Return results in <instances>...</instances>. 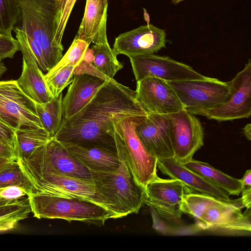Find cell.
<instances>
[{
  "label": "cell",
  "instance_id": "e575fe53",
  "mask_svg": "<svg viewBox=\"0 0 251 251\" xmlns=\"http://www.w3.org/2000/svg\"><path fill=\"white\" fill-rule=\"evenodd\" d=\"M15 134V129L0 121V141L11 146L16 150Z\"/></svg>",
  "mask_w": 251,
  "mask_h": 251
},
{
  "label": "cell",
  "instance_id": "7bdbcfd3",
  "mask_svg": "<svg viewBox=\"0 0 251 251\" xmlns=\"http://www.w3.org/2000/svg\"><path fill=\"white\" fill-rule=\"evenodd\" d=\"M14 201H15V200H14ZM14 201L7 200V199L0 197V206L10 203Z\"/></svg>",
  "mask_w": 251,
  "mask_h": 251
},
{
  "label": "cell",
  "instance_id": "6da1fadb",
  "mask_svg": "<svg viewBox=\"0 0 251 251\" xmlns=\"http://www.w3.org/2000/svg\"><path fill=\"white\" fill-rule=\"evenodd\" d=\"M147 115L136 100L135 92L113 78L105 80L77 113L62 118L53 138L61 143L117 151L114 121Z\"/></svg>",
  "mask_w": 251,
  "mask_h": 251
},
{
  "label": "cell",
  "instance_id": "ee69618b",
  "mask_svg": "<svg viewBox=\"0 0 251 251\" xmlns=\"http://www.w3.org/2000/svg\"><path fill=\"white\" fill-rule=\"evenodd\" d=\"M184 0H170L172 3L174 4H177Z\"/></svg>",
  "mask_w": 251,
  "mask_h": 251
},
{
  "label": "cell",
  "instance_id": "5bb4252c",
  "mask_svg": "<svg viewBox=\"0 0 251 251\" xmlns=\"http://www.w3.org/2000/svg\"><path fill=\"white\" fill-rule=\"evenodd\" d=\"M18 160L30 167L47 168L70 177L92 180L91 172L54 138L36 149L27 158Z\"/></svg>",
  "mask_w": 251,
  "mask_h": 251
},
{
  "label": "cell",
  "instance_id": "836d02e7",
  "mask_svg": "<svg viewBox=\"0 0 251 251\" xmlns=\"http://www.w3.org/2000/svg\"><path fill=\"white\" fill-rule=\"evenodd\" d=\"M20 50L17 39L13 38H0V61L7 58H13L15 54Z\"/></svg>",
  "mask_w": 251,
  "mask_h": 251
},
{
  "label": "cell",
  "instance_id": "f35d334b",
  "mask_svg": "<svg viewBox=\"0 0 251 251\" xmlns=\"http://www.w3.org/2000/svg\"><path fill=\"white\" fill-rule=\"evenodd\" d=\"M20 221L17 219H8L0 222V232L5 231L15 228L18 222Z\"/></svg>",
  "mask_w": 251,
  "mask_h": 251
},
{
  "label": "cell",
  "instance_id": "d590c367",
  "mask_svg": "<svg viewBox=\"0 0 251 251\" xmlns=\"http://www.w3.org/2000/svg\"><path fill=\"white\" fill-rule=\"evenodd\" d=\"M25 195H27L25 191L19 186H9L0 188V197L7 200L14 201Z\"/></svg>",
  "mask_w": 251,
  "mask_h": 251
},
{
  "label": "cell",
  "instance_id": "9c48e42d",
  "mask_svg": "<svg viewBox=\"0 0 251 251\" xmlns=\"http://www.w3.org/2000/svg\"><path fill=\"white\" fill-rule=\"evenodd\" d=\"M0 121L15 130L21 127H43L36 102L24 93L16 80L0 81Z\"/></svg>",
  "mask_w": 251,
  "mask_h": 251
},
{
  "label": "cell",
  "instance_id": "ba28073f",
  "mask_svg": "<svg viewBox=\"0 0 251 251\" xmlns=\"http://www.w3.org/2000/svg\"><path fill=\"white\" fill-rule=\"evenodd\" d=\"M241 198L223 200L218 198L197 221L200 229L231 235H248L251 232V208H244Z\"/></svg>",
  "mask_w": 251,
  "mask_h": 251
},
{
  "label": "cell",
  "instance_id": "83f0119b",
  "mask_svg": "<svg viewBox=\"0 0 251 251\" xmlns=\"http://www.w3.org/2000/svg\"><path fill=\"white\" fill-rule=\"evenodd\" d=\"M217 199L209 195L192 192L183 197L180 209L183 214L189 215L198 221L208 207Z\"/></svg>",
  "mask_w": 251,
  "mask_h": 251
},
{
  "label": "cell",
  "instance_id": "cb8c5ba5",
  "mask_svg": "<svg viewBox=\"0 0 251 251\" xmlns=\"http://www.w3.org/2000/svg\"><path fill=\"white\" fill-rule=\"evenodd\" d=\"M107 8L108 0H86L83 17L75 38L90 45L98 31Z\"/></svg>",
  "mask_w": 251,
  "mask_h": 251
},
{
  "label": "cell",
  "instance_id": "f546056e",
  "mask_svg": "<svg viewBox=\"0 0 251 251\" xmlns=\"http://www.w3.org/2000/svg\"><path fill=\"white\" fill-rule=\"evenodd\" d=\"M89 44L75 38L68 50L57 64L47 73H52L67 66H77L84 58Z\"/></svg>",
  "mask_w": 251,
  "mask_h": 251
},
{
  "label": "cell",
  "instance_id": "4316f807",
  "mask_svg": "<svg viewBox=\"0 0 251 251\" xmlns=\"http://www.w3.org/2000/svg\"><path fill=\"white\" fill-rule=\"evenodd\" d=\"M17 186L23 188L27 196L36 194V189L21 168L18 161H13L0 171V188Z\"/></svg>",
  "mask_w": 251,
  "mask_h": 251
},
{
  "label": "cell",
  "instance_id": "5b68a950",
  "mask_svg": "<svg viewBox=\"0 0 251 251\" xmlns=\"http://www.w3.org/2000/svg\"><path fill=\"white\" fill-rule=\"evenodd\" d=\"M18 162L34 186L36 194L85 199L107 208L114 214L116 218L112 207L98 191L93 180L70 177L47 168L30 167L19 160Z\"/></svg>",
  "mask_w": 251,
  "mask_h": 251
},
{
  "label": "cell",
  "instance_id": "f1b7e54d",
  "mask_svg": "<svg viewBox=\"0 0 251 251\" xmlns=\"http://www.w3.org/2000/svg\"><path fill=\"white\" fill-rule=\"evenodd\" d=\"M20 14L16 0H0V36L13 38L12 31Z\"/></svg>",
  "mask_w": 251,
  "mask_h": 251
},
{
  "label": "cell",
  "instance_id": "2e32d148",
  "mask_svg": "<svg viewBox=\"0 0 251 251\" xmlns=\"http://www.w3.org/2000/svg\"><path fill=\"white\" fill-rule=\"evenodd\" d=\"M136 100L149 113L168 115L177 112L183 106L168 83L155 77L137 81Z\"/></svg>",
  "mask_w": 251,
  "mask_h": 251
},
{
  "label": "cell",
  "instance_id": "ac0fdd59",
  "mask_svg": "<svg viewBox=\"0 0 251 251\" xmlns=\"http://www.w3.org/2000/svg\"><path fill=\"white\" fill-rule=\"evenodd\" d=\"M171 125L168 115L149 113L135 127V133L144 148L157 159L174 157Z\"/></svg>",
  "mask_w": 251,
  "mask_h": 251
},
{
  "label": "cell",
  "instance_id": "8fae6325",
  "mask_svg": "<svg viewBox=\"0 0 251 251\" xmlns=\"http://www.w3.org/2000/svg\"><path fill=\"white\" fill-rule=\"evenodd\" d=\"M192 192H194L179 180L157 176L145 187L144 204L161 218L176 220L183 214L180 209L183 197Z\"/></svg>",
  "mask_w": 251,
  "mask_h": 251
},
{
  "label": "cell",
  "instance_id": "52a82bcc",
  "mask_svg": "<svg viewBox=\"0 0 251 251\" xmlns=\"http://www.w3.org/2000/svg\"><path fill=\"white\" fill-rule=\"evenodd\" d=\"M146 116H131L113 122L115 139L122 145L135 180L145 188L158 176L157 159L146 150L135 133L136 126Z\"/></svg>",
  "mask_w": 251,
  "mask_h": 251
},
{
  "label": "cell",
  "instance_id": "484cf974",
  "mask_svg": "<svg viewBox=\"0 0 251 251\" xmlns=\"http://www.w3.org/2000/svg\"><path fill=\"white\" fill-rule=\"evenodd\" d=\"M62 94L49 101L36 103V112L43 128L53 138L60 129L63 118Z\"/></svg>",
  "mask_w": 251,
  "mask_h": 251
},
{
  "label": "cell",
  "instance_id": "7a4b0ae2",
  "mask_svg": "<svg viewBox=\"0 0 251 251\" xmlns=\"http://www.w3.org/2000/svg\"><path fill=\"white\" fill-rule=\"evenodd\" d=\"M16 0L20 14L13 30L20 50L30 52L41 71H49L64 50L55 39L57 0Z\"/></svg>",
  "mask_w": 251,
  "mask_h": 251
},
{
  "label": "cell",
  "instance_id": "277c9868",
  "mask_svg": "<svg viewBox=\"0 0 251 251\" xmlns=\"http://www.w3.org/2000/svg\"><path fill=\"white\" fill-rule=\"evenodd\" d=\"M27 199L34 217L38 219H60L99 226L109 219H116L104 207L78 197L34 194Z\"/></svg>",
  "mask_w": 251,
  "mask_h": 251
},
{
  "label": "cell",
  "instance_id": "ab89813d",
  "mask_svg": "<svg viewBox=\"0 0 251 251\" xmlns=\"http://www.w3.org/2000/svg\"><path fill=\"white\" fill-rule=\"evenodd\" d=\"M244 135L248 140L251 139V125L250 124L246 125L243 128Z\"/></svg>",
  "mask_w": 251,
  "mask_h": 251
},
{
  "label": "cell",
  "instance_id": "4dcf8cb0",
  "mask_svg": "<svg viewBox=\"0 0 251 251\" xmlns=\"http://www.w3.org/2000/svg\"><path fill=\"white\" fill-rule=\"evenodd\" d=\"M75 66H67L52 73H47L44 78L47 86L53 97L57 98L65 88L73 81Z\"/></svg>",
  "mask_w": 251,
  "mask_h": 251
},
{
  "label": "cell",
  "instance_id": "3957f363",
  "mask_svg": "<svg viewBox=\"0 0 251 251\" xmlns=\"http://www.w3.org/2000/svg\"><path fill=\"white\" fill-rule=\"evenodd\" d=\"M120 166L114 172H92L98 191L112 207L117 218L138 213L144 204L145 188L135 180L126 153L115 140Z\"/></svg>",
  "mask_w": 251,
  "mask_h": 251
},
{
  "label": "cell",
  "instance_id": "74e56055",
  "mask_svg": "<svg viewBox=\"0 0 251 251\" xmlns=\"http://www.w3.org/2000/svg\"><path fill=\"white\" fill-rule=\"evenodd\" d=\"M241 200L245 207L251 208V186L242 187Z\"/></svg>",
  "mask_w": 251,
  "mask_h": 251
},
{
  "label": "cell",
  "instance_id": "4fadbf2b",
  "mask_svg": "<svg viewBox=\"0 0 251 251\" xmlns=\"http://www.w3.org/2000/svg\"><path fill=\"white\" fill-rule=\"evenodd\" d=\"M171 121L170 136L174 157L184 164L203 146V129L194 115L183 109L168 115Z\"/></svg>",
  "mask_w": 251,
  "mask_h": 251
},
{
  "label": "cell",
  "instance_id": "8992f818",
  "mask_svg": "<svg viewBox=\"0 0 251 251\" xmlns=\"http://www.w3.org/2000/svg\"><path fill=\"white\" fill-rule=\"evenodd\" d=\"M184 109L193 115L205 116L210 110L227 102L230 97L228 82L206 76L204 79L167 82Z\"/></svg>",
  "mask_w": 251,
  "mask_h": 251
},
{
  "label": "cell",
  "instance_id": "603a6c76",
  "mask_svg": "<svg viewBox=\"0 0 251 251\" xmlns=\"http://www.w3.org/2000/svg\"><path fill=\"white\" fill-rule=\"evenodd\" d=\"M228 195L238 196L241 193L242 181L214 168L208 163L192 159L184 164Z\"/></svg>",
  "mask_w": 251,
  "mask_h": 251
},
{
  "label": "cell",
  "instance_id": "60d3db41",
  "mask_svg": "<svg viewBox=\"0 0 251 251\" xmlns=\"http://www.w3.org/2000/svg\"><path fill=\"white\" fill-rule=\"evenodd\" d=\"M13 161H15L0 157V171L8 166Z\"/></svg>",
  "mask_w": 251,
  "mask_h": 251
},
{
  "label": "cell",
  "instance_id": "9a60e30c",
  "mask_svg": "<svg viewBox=\"0 0 251 251\" xmlns=\"http://www.w3.org/2000/svg\"><path fill=\"white\" fill-rule=\"evenodd\" d=\"M230 91L229 100L217 108L209 111L207 118L218 122L248 118L251 115V61L228 82Z\"/></svg>",
  "mask_w": 251,
  "mask_h": 251
},
{
  "label": "cell",
  "instance_id": "8d00e7d4",
  "mask_svg": "<svg viewBox=\"0 0 251 251\" xmlns=\"http://www.w3.org/2000/svg\"><path fill=\"white\" fill-rule=\"evenodd\" d=\"M0 157L12 161L18 160L15 148L1 141H0Z\"/></svg>",
  "mask_w": 251,
  "mask_h": 251
},
{
  "label": "cell",
  "instance_id": "7c38bea8",
  "mask_svg": "<svg viewBox=\"0 0 251 251\" xmlns=\"http://www.w3.org/2000/svg\"><path fill=\"white\" fill-rule=\"evenodd\" d=\"M107 18V12L102 18L98 31L92 42L93 45L91 49H88L84 59L75 67L74 75L88 74L108 80L113 79L116 74L123 69V63L118 60L108 42Z\"/></svg>",
  "mask_w": 251,
  "mask_h": 251
},
{
  "label": "cell",
  "instance_id": "d6986e66",
  "mask_svg": "<svg viewBox=\"0 0 251 251\" xmlns=\"http://www.w3.org/2000/svg\"><path fill=\"white\" fill-rule=\"evenodd\" d=\"M157 166L163 174L170 178L181 181L194 192L209 195L223 200H230L226 192L178 162L174 157L158 159Z\"/></svg>",
  "mask_w": 251,
  "mask_h": 251
},
{
  "label": "cell",
  "instance_id": "30bf717a",
  "mask_svg": "<svg viewBox=\"0 0 251 251\" xmlns=\"http://www.w3.org/2000/svg\"><path fill=\"white\" fill-rule=\"evenodd\" d=\"M129 59L137 81L150 77L167 82L201 79L206 77L189 65L168 56L146 54L132 56Z\"/></svg>",
  "mask_w": 251,
  "mask_h": 251
},
{
  "label": "cell",
  "instance_id": "7402d4cb",
  "mask_svg": "<svg viewBox=\"0 0 251 251\" xmlns=\"http://www.w3.org/2000/svg\"><path fill=\"white\" fill-rule=\"evenodd\" d=\"M23 70L17 83L24 92L36 103H43L49 101L53 97L46 83L43 72L38 67L30 52H22Z\"/></svg>",
  "mask_w": 251,
  "mask_h": 251
},
{
  "label": "cell",
  "instance_id": "44dd1931",
  "mask_svg": "<svg viewBox=\"0 0 251 251\" xmlns=\"http://www.w3.org/2000/svg\"><path fill=\"white\" fill-rule=\"evenodd\" d=\"M60 143L73 158L91 172H114L120 166L117 151L102 148Z\"/></svg>",
  "mask_w": 251,
  "mask_h": 251
},
{
  "label": "cell",
  "instance_id": "1f68e13d",
  "mask_svg": "<svg viewBox=\"0 0 251 251\" xmlns=\"http://www.w3.org/2000/svg\"><path fill=\"white\" fill-rule=\"evenodd\" d=\"M76 0H57L55 39L59 45L69 17Z\"/></svg>",
  "mask_w": 251,
  "mask_h": 251
},
{
  "label": "cell",
  "instance_id": "d4e9b609",
  "mask_svg": "<svg viewBox=\"0 0 251 251\" xmlns=\"http://www.w3.org/2000/svg\"><path fill=\"white\" fill-rule=\"evenodd\" d=\"M16 151L18 159L27 158L52 137L43 127H21L16 130Z\"/></svg>",
  "mask_w": 251,
  "mask_h": 251
},
{
  "label": "cell",
  "instance_id": "e0dca14e",
  "mask_svg": "<svg viewBox=\"0 0 251 251\" xmlns=\"http://www.w3.org/2000/svg\"><path fill=\"white\" fill-rule=\"evenodd\" d=\"M166 33L151 24L140 26L120 34L115 40L113 50L116 55L132 56L154 54L166 47Z\"/></svg>",
  "mask_w": 251,
  "mask_h": 251
},
{
  "label": "cell",
  "instance_id": "f6af8a7d",
  "mask_svg": "<svg viewBox=\"0 0 251 251\" xmlns=\"http://www.w3.org/2000/svg\"><path fill=\"white\" fill-rule=\"evenodd\" d=\"M0 37H2L0 36Z\"/></svg>",
  "mask_w": 251,
  "mask_h": 251
},
{
  "label": "cell",
  "instance_id": "d6a6232c",
  "mask_svg": "<svg viewBox=\"0 0 251 251\" xmlns=\"http://www.w3.org/2000/svg\"><path fill=\"white\" fill-rule=\"evenodd\" d=\"M31 212L28 199H18L0 206V222L14 219L21 221L26 219Z\"/></svg>",
  "mask_w": 251,
  "mask_h": 251
},
{
  "label": "cell",
  "instance_id": "b9f144b4",
  "mask_svg": "<svg viewBox=\"0 0 251 251\" xmlns=\"http://www.w3.org/2000/svg\"><path fill=\"white\" fill-rule=\"evenodd\" d=\"M7 69L2 61H0V78L5 72Z\"/></svg>",
  "mask_w": 251,
  "mask_h": 251
},
{
  "label": "cell",
  "instance_id": "ffe728a7",
  "mask_svg": "<svg viewBox=\"0 0 251 251\" xmlns=\"http://www.w3.org/2000/svg\"><path fill=\"white\" fill-rule=\"evenodd\" d=\"M105 81L88 74L74 75L62 99V118H68L80 111L90 100Z\"/></svg>",
  "mask_w": 251,
  "mask_h": 251
}]
</instances>
